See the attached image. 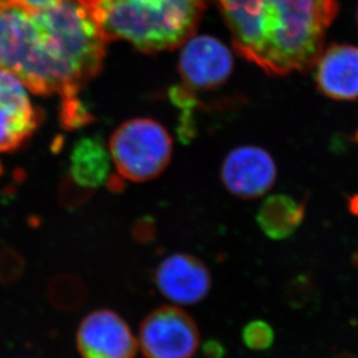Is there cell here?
I'll return each mask as SVG.
<instances>
[{
    "label": "cell",
    "instance_id": "6da1fadb",
    "mask_svg": "<svg viewBox=\"0 0 358 358\" xmlns=\"http://www.w3.org/2000/svg\"><path fill=\"white\" fill-rule=\"evenodd\" d=\"M106 43L83 0L41 10L0 0V71L38 94L59 95L68 128L90 121L78 93L100 71Z\"/></svg>",
    "mask_w": 358,
    "mask_h": 358
},
{
    "label": "cell",
    "instance_id": "7a4b0ae2",
    "mask_svg": "<svg viewBox=\"0 0 358 358\" xmlns=\"http://www.w3.org/2000/svg\"><path fill=\"white\" fill-rule=\"evenodd\" d=\"M234 50L264 73L284 77L315 66L338 0H215Z\"/></svg>",
    "mask_w": 358,
    "mask_h": 358
},
{
    "label": "cell",
    "instance_id": "3957f363",
    "mask_svg": "<svg viewBox=\"0 0 358 358\" xmlns=\"http://www.w3.org/2000/svg\"><path fill=\"white\" fill-rule=\"evenodd\" d=\"M109 41L148 54L173 50L195 34L209 0H83Z\"/></svg>",
    "mask_w": 358,
    "mask_h": 358
},
{
    "label": "cell",
    "instance_id": "277c9868",
    "mask_svg": "<svg viewBox=\"0 0 358 358\" xmlns=\"http://www.w3.org/2000/svg\"><path fill=\"white\" fill-rule=\"evenodd\" d=\"M109 151L120 178L148 182L162 176L169 165L172 137L155 120H130L113 134Z\"/></svg>",
    "mask_w": 358,
    "mask_h": 358
},
{
    "label": "cell",
    "instance_id": "5b68a950",
    "mask_svg": "<svg viewBox=\"0 0 358 358\" xmlns=\"http://www.w3.org/2000/svg\"><path fill=\"white\" fill-rule=\"evenodd\" d=\"M199 345L197 324L176 306H162L146 315L138 347L146 358H193Z\"/></svg>",
    "mask_w": 358,
    "mask_h": 358
},
{
    "label": "cell",
    "instance_id": "8992f818",
    "mask_svg": "<svg viewBox=\"0 0 358 358\" xmlns=\"http://www.w3.org/2000/svg\"><path fill=\"white\" fill-rule=\"evenodd\" d=\"M178 68L185 87L210 91L220 87L230 77L234 55L218 38L194 34L181 45Z\"/></svg>",
    "mask_w": 358,
    "mask_h": 358
},
{
    "label": "cell",
    "instance_id": "52a82bcc",
    "mask_svg": "<svg viewBox=\"0 0 358 358\" xmlns=\"http://www.w3.org/2000/svg\"><path fill=\"white\" fill-rule=\"evenodd\" d=\"M278 167L271 153L260 146L243 145L232 150L224 159L220 179L234 196L253 199L274 186Z\"/></svg>",
    "mask_w": 358,
    "mask_h": 358
},
{
    "label": "cell",
    "instance_id": "ba28073f",
    "mask_svg": "<svg viewBox=\"0 0 358 358\" xmlns=\"http://www.w3.org/2000/svg\"><path fill=\"white\" fill-rule=\"evenodd\" d=\"M77 348L83 358H135L138 341L121 315L98 310L81 321Z\"/></svg>",
    "mask_w": 358,
    "mask_h": 358
},
{
    "label": "cell",
    "instance_id": "9c48e42d",
    "mask_svg": "<svg viewBox=\"0 0 358 358\" xmlns=\"http://www.w3.org/2000/svg\"><path fill=\"white\" fill-rule=\"evenodd\" d=\"M155 280L167 299L179 305L197 304L211 289V275L202 261L190 254L176 253L157 267Z\"/></svg>",
    "mask_w": 358,
    "mask_h": 358
},
{
    "label": "cell",
    "instance_id": "30bf717a",
    "mask_svg": "<svg viewBox=\"0 0 358 358\" xmlns=\"http://www.w3.org/2000/svg\"><path fill=\"white\" fill-rule=\"evenodd\" d=\"M38 121L26 86L13 75L0 71V153L19 149Z\"/></svg>",
    "mask_w": 358,
    "mask_h": 358
},
{
    "label": "cell",
    "instance_id": "8fae6325",
    "mask_svg": "<svg viewBox=\"0 0 358 358\" xmlns=\"http://www.w3.org/2000/svg\"><path fill=\"white\" fill-rule=\"evenodd\" d=\"M315 83L319 91L331 100L358 99V45L331 44L315 62Z\"/></svg>",
    "mask_w": 358,
    "mask_h": 358
},
{
    "label": "cell",
    "instance_id": "7c38bea8",
    "mask_svg": "<svg viewBox=\"0 0 358 358\" xmlns=\"http://www.w3.org/2000/svg\"><path fill=\"white\" fill-rule=\"evenodd\" d=\"M70 178L64 185L63 195L75 192L70 204L91 196L96 188L109 183L110 156L98 137L80 139L72 150Z\"/></svg>",
    "mask_w": 358,
    "mask_h": 358
},
{
    "label": "cell",
    "instance_id": "4fadbf2b",
    "mask_svg": "<svg viewBox=\"0 0 358 358\" xmlns=\"http://www.w3.org/2000/svg\"><path fill=\"white\" fill-rule=\"evenodd\" d=\"M306 202L283 194L264 199L257 210V223L266 237L285 240L292 237L305 220Z\"/></svg>",
    "mask_w": 358,
    "mask_h": 358
},
{
    "label": "cell",
    "instance_id": "5bb4252c",
    "mask_svg": "<svg viewBox=\"0 0 358 358\" xmlns=\"http://www.w3.org/2000/svg\"><path fill=\"white\" fill-rule=\"evenodd\" d=\"M318 285L315 276L301 273L291 278L285 287V299L291 308L296 310L311 306L318 301Z\"/></svg>",
    "mask_w": 358,
    "mask_h": 358
},
{
    "label": "cell",
    "instance_id": "9a60e30c",
    "mask_svg": "<svg viewBox=\"0 0 358 358\" xmlns=\"http://www.w3.org/2000/svg\"><path fill=\"white\" fill-rule=\"evenodd\" d=\"M243 343L250 350H267L275 341V331L264 320L250 321L241 333Z\"/></svg>",
    "mask_w": 358,
    "mask_h": 358
},
{
    "label": "cell",
    "instance_id": "2e32d148",
    "mask_svg": "<svg viewBox=\"0 0 358 358\" xmlns=\"http://www.w3.org/2000/svg\"><path fill=\"white\" fill-rule=\"evenodd\" d=\"M135 232L136 238L141 240V241H144V243L151 241L156 236L155 220H151V218H144V220H139L137 225H136Z\"/></svg>",
    "mask_w": 358,
    "mask_h": 358
},
{
    "label": "cell",
    "instance_id": "e0dca14e",
    "mask_svg": "<svg viewBox=\"0 0 358 358\" xmlns=\"http://www.w3.org/2000/svg\"><path fill=\"white\" fill-rule=\"evenodd\" d=\"M203 354L206 358H223L227 349L223 343L216 338H210L203 345Z\"/></svg>",
    "mask_w": 358,
    "mask_h": 358
},
{
    "label": "cell",
    "instance_id": "ac0fdd59",
    "mask_svg": "<svg viewBox=\"0 0 358 358\" xmlns=\"http://www.w3.org/2000/svg\"><path fill=\"white\" fill-rule=\"evenodd\" d=\"M17 3L24 5V6L34 8V10H41V8H47L59 3L62 0H14Z\"/></svg>",
    "mask_w": 358,
    "mask_h": 358
},
{
    "label": "cell",
    "instance_id": "d6986e66",
    "mask_svg": "<svg viewBox=\"0 0 358 358\" xmlns=\"http://www.w3.org/2000/svg\"><path fill=\"white\" fill-rule=\"evenodd\" d=\"M348 210L349 213L358 216V194L352 195L348 199Z\"/></svg>",
    "mask_w": 358,
    "mask_h": 358
},
{
    "label": "cell",
    "instance_id": "ffe728a7",
    "mask_svg": "<svg viewBox=\"0 0 358 358\" xmlns=\"http://www.w3.org/2000/svg\"><path fill=\"white\" fill-rule=\"evenodd\" d=\"M331 358H358L357 356L354 355L352 352H340L336 355L333 356Z\"/></svg>",
    "mask_w": 358,
    "mask_h": 358
},
{
    "label": "cell",
    "instance_id": "44dd1931",
    "mask_svg": "<svg viewBox=\"0 0 358 358\" xmlns=\"http://www.w3.org/2000/svg\"><path fill=\"white\" fill-rule=\"evenodd\" d=\"M352 264H354V267L358 268V250H356L355 252L352 253Z\"/></svg>",
    "mask_w": 358,
    "mask_h": 358
},
{
    "label": "cell",
    "instance_id": "7402d4cb",
    "mask_svg": "<svg viewBox=\"0 0 358 358\" xmlns=\"http://www.w3.org/2000/svg\"><path fill=\"white\" fill-rule=\"evenodd\" d=\"M357 22H358V10H357Z\"/></svg>",
    "mask_w": 358,
    "mask_h": 358
}]
</instances>
